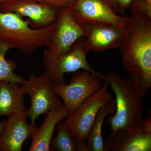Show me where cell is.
<instances>
[{
  "label": "cell",
  "mask_w": 151,
  "mask_h": 151,
  "mask_svg": "<svg viewBox=\"0 0 151 151\" xmlns=\"http://www.w3.org/2000/svg\"><path fill=\"white\" fill-rule=\"evenodd\" d=\"M122 16L126 32L119 47L122 64L145 97L151 86V18L133 12Z\"/></svg>",
  "instance_id": "cell-1"
},
{
  "label": "cell",
  "mask_w": 151,
  "mask_h": 151,
  "mask_svg": "<svg viewBox=\"0 0 151 151\" xmlns=\"http://www.w3.org/2000/svg\"><path fill=\"white\" fill-rule=\"evenodd\" d=\"M93 74L110 84L116 95V114L108 118L112 132L139 127L144 119V97L136 89L131 76L124 78L113 71Z\"/></svg>",
  "instance_id": "cell-2"
},
{
  "label": "cell",
  "mask_w": 151,
  "mask_h": 151,
  "mask_svg": "<svg viewBox=\"0 0 151 151\" xmlns=\"http://www.w3.org/2000/svg\"><path fill=\"white\" fill-rule=\"evenodd\" d=\"M55 21L42 29L30 27L29 20L12 12H0V39L8 42L25 55L44 46L49 47Z\"/></svg>",
  "instance_id": "cell-3"
},
{
  "label": "cell",
  "mask_w": 151,
  "mask_h": 151,
  "mask_svg": "<svg viewBox=\"0 0 151 151\" xmlns=\"http://www.w3.org/2000/svg\"><path fill=\"white\" fill-rule=\"evenodd\" d=\"M90 50L86 38L83 37L73 44L69 51L64 54L55 55L47 50L43 52L45 73L52 87L66 84L64 73L82 70L94 73L86 56Z\"/></svg>",
  "instance_id": "cell-4"
},
{
  "label": "cell",
  "mask_w": 151,
  "mask_h": 151,
  "mask_svg": "<svg viewBox=\"0 0 151 151\" xmlns=\"http://www.w3.org/2000/svg\"><path fill=\"white\" fill-rule=\"evenodd\" d=\"M108 87L109 83L105 81L99 90L66 118L63 124L76 140H86L100 108L113 100Z\"/></svg>",
  "instance_id": "cell-5"
},
{
  "label": "cell",
  "mask_w": 151,
  "mask_h": 151,
  "mask_svg": "<svg viewBox=\"0 0 151 151\" xmlns=\"http://www.w3.org/2000/svg\"><path fill=\"white\" fill-rule=\"evenodd\" d=\"M21 85L30 98V107L27 113L32 125L36 124V120L40 115L46 114L63 104L57 97L45 73L38 76L35 73H31L29 80L24 79Z\"/></svg>",
  "instance_id": "cell-6"
},
{
  "label": "cell",
  "mask_w": 151,
  "mask_h": 151,
  "mask_svg": "<svg viewBox=\"0 0 151 151\" xmlns=\"http://www.w3.org/2000/svg\"><path fill=\"white\" fill-rule=\"evenodd\" d=\"M101 79L89 71L76 72L69 84L53 87L56 96L61 97L69 115L86 99L102 87Z\"/></svg>",
  "instance_id": "cell-7"
},
{
  "label": "cell",
  "mask_w": 151,
  "mask_h": 151,
  "mask_svg": "<svg viewBox=\"0 0 151 151\" xmlns=\"http://www.w3.org/2000/svg\"><path fill=\"white\" fill-rule=\"evenodd\" d=\"M0 12L27 17L30 25L42 29L55 21L60 11L34 0H2L0 2Z\"/></svg>",
  "instance_id": "cell-8"
},
{
  "label": "cell",
  "mask_w": 151,
  "mask_h": 151,
  "mask_svg": "<svg viewBox=\"0 0 151 151\" xmlns=\"http://www.w3.org/2000/svg\"><path fill=\"white\" fill-rule=\"evenodd\" d=\"M81 26L89 50L94 52L119 48L126 35L124 27L111 23L90 22Z\"/></svg>",
  "instance_id": "cell-9"
},
{
  "label": "cell",
  "mask_w": 151,
  "mask_h": 151,
  "mask_svg": "<svg viewBox=\"0 0 151 151\" xmlns=\"http://www.w3.org/2000/svg\"><path fill=\"white\" fill-rule=\"evenodd\" d=\"M55 22L48 50L55 55L64 54L84 36V31L68 9L60 11Z\"/></svg>",
  "instance_id": "cell-10"
},
{
  "label": "cell",
  "mask_w": 151,
  "mask_h": 151,
  "mask_svg": "<svg viewBox=\"0 0 151 151\" xmlns=\"http://www.w3.org/2000/svg\"><path fill=\"white\" fill-rule=\"evenodd\" d=\"M68 9L80 25L90 22H102L124 27L123 16L118 15L104 0H74Z\"/></svg>",
  "instance_id": "cell-11"
},
{
  "label": "cell",
  "mask_w": 151,
  "mask_h": 151,
  "mask_svg": "<svg viewBox=\"0 0 151 151\" xmlns=\"http://www.w3.org/2000/svg\"><path fill=\"white\" fill-rule=\"evenodd\" d=\"M104 144V151H151V133L144 131L140 125L120 129L112 131Z\"/></svg>",
  "instance_id": "cell-12"
},
{
  "label": "cell",
  "mask_w": 151,
  "mask_h": 151,
  "mask_svg": "<svg viewBox=\"0 0 151 151\" xmlns=\"http://www.w3.org/2000/svg\"><path fill=\"white\" fill-rule=\"evenodd\" d=\"M27 111L15 113L8 117L0 134V151H21L27 138L31 137L37 124H28Z\"/></svg>",
  "instance_id": "cell-13"
},
{
  "label": "cell",
  "mask_w": 151,
  "mask_h": 151,
  "mask_svg": "<svg viewBox=\"0 0 151 151\" xmlns=\"http://www.w3.org/2000/svg\"><path fill=\"white\" fill-rule=\"evenodd\" d=\"M42 124L37 127L33 133L31 144L29 151H49L50 143L57 124L65 118L69 113L66 106H61L50 110L47 113Z\"/></svg>",
  "instance_id": "cell-14"
},
{
  "label": "cell",
  "mask_w": 151,
  "mask_h": 151,
  "mask_svg": "<svg viewBox=\"0 0 151 151\" xmlns=\"http://www.w3.org/2000/svg\"><path fill=\"white\" fill-rule=\"evenodd\" d=\"M25 92L18 84L0 81V117H9L19 112L27 111L25 107Z\"/></svg>",
  "instance_id": "cell-15"
},
{
  "label": "cell",
  "mask_w": 151,
  "mask_h": 151,
  "mask_svg": "<svg viewBox=\"0 0 151 151\" xmlns=\"http://www.w3.org/2000/svg\"><path fill=\"white\" fill-rule=\"evenodd\" d=\"M116 109V102L114 100L100 108L86 140L89 151H104V141L102 134V127L106 117L109 114L115 112Z\"/></svg>",
  "instance_id": "cell-16"
},
{
  "label": "cell",
  "mask_w": 151,
  "mask_h": 151,
  "mask_svg": "<svg viewBox=\"0 0 151 151\" xmlns=\"http://www.w3.org/2000/svg\"><path fill=\"white\" fill-rule=\"evenodd\" d=\"M15 48L12 44L0 39V81H5L21 84L24 78L14 73L17 68L16 63L6 59V53L11 49Z\"/></svg>",
  "instance_id": "cell-17"
},
{
  "label": "cell",
  "mask_w": 151,
  "mask_h": 151,
  "mask_svg": "<svg viewBox=\"0 0 151 151\" xmlns=\"http://www.w3.org/2000/svg\"><path fill=\"white\" fill-rule=\"evenodd\" d=\"M58 132L56 137L52 139L50 150L53 151H77L75 138L60 121L56 125Z\"/></svg>",
  "instance_id": "cell-18"
},
{
  "label": "cell",
  "mask_w": 151,
  "mask_h": 151,
  "mask_svg": "<svg viewBox=\"0 0 151 151\" xmlns=\"http://www.w3.org/2000/svg\"><path fill=\"white\" fill-rule=\"evenodd\" d=\"M131 12L151 18V0H132L129 7Z\"/></svg>",
  "instance_id": "cell-19"
},
{
  "label": "cell",
  "mask_w": 151,
  "mask_h": 151,
  "mask_svg": "<svg viewBox=\"0 0 151 151\" xmlns=\"http://www.w3.org/2000/svg\"><path fill=\"white\" fill-rule=\"evenodd\" d=\"M37 2L50 6L59 11L70 7L74 0H34Z\"/></svg>",
  "instance_id": "cell-20"
},
{
  "label": "cell",
  "mask_w": 151,
  "mask_h": 151,
  "mask_svg": "<svg viewBox=\"0 0 151 151\" xmlns=\"http://www.w3.org/2000/svg\"><path fill=\"white\" fill-rule=\"evenodd\" d=\"M132 0H117V14L124 13L126 9L129 8V7Z\"/></svg>",
  "instance_id": "cell-21"
},
{
  "label": "cell",
  "mask_w": 151,
  "mask_h": 151,
  "mask_svg": "<svg viewBox=\"0 0 151 151\" xmlns=\"http://www.w3.org/2000/svg\"><path fill=\"white\" fill-rule=\"evenodd\" d=\"M77 151H89L86 141L76 140Z\"/></svg>",
  "instance_id": "cell-22"
},
{
  "label": "cell",
  "mask_w": 151,
  "mask_h": 151,
  "mask_svg": "<svg viewBox=\"0 0 151 151\" xmlns=\"http://www.w3.org/2000/svg\"><path fill=\"white\" fill-rule=\"evenodd\" d=\"M104 1L108 4V6L113 10V11L117 14V0H104Z\"/></svg>",
  "instance_id": "cell-23"
},
{
  "label": "cell",
  "mask_w": 151,
  "mask_h": 151,
  "mask_svg": "<svg viewBox=\"0 0 151 151\" xmlns=\"http://www.w3.org/2000/svg\"><path fill=\"white\" fill-rule=\"evenodd\" d=\"M6 120H4L3 121H0V134L2 132L5 126Z\"/></svg>",
  "instance_id": "cell-24"
},
{
  "label": "cell",
  "mask_w": 151,
  "mask_h": 151,
  "mask_svg": "<svg viewBox=\"0 0 151 151\" xmlns=\"http://www.w3.org/2000/svg\"><path fill=\"white\" fill-rule=\"evenodd\" d=\"M2 1V0H0V2L1 1Z\"/></svg>",
  "instance_id": "cell-25"
}]
</instances>
